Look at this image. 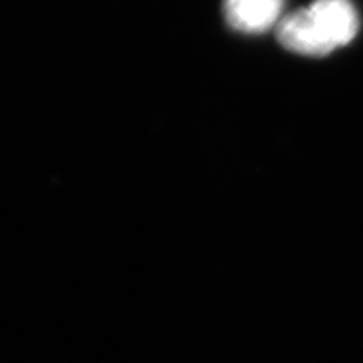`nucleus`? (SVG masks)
<instances>
[{
    "label": "nucleus",
    "instance_id": "obj_1",
    "mask_svg": "<svg viewBox=\"0 0 363 363\" xmlns=\"http://www.w3.org/2000/svg\"><path fill=\"white\" fill-rule=\"evenodd\" d=\"M360 29L352 0H315L310 7L284 16L276 38L288 51L303 56H326L350 44Z\"/></svg>",
    "mask_w": 363,
    "mask_h": 363
},
{
    "label": "nucleus",
    "instance_id": "obj_2",
    "mask_svg": "<svg viewBox=\"0 0 363 363\" xmlns=\"http://www.w3.org/2000/svg\"><path fill=\"white\" fill-rule=\"evenodd\" d=\"M284 0H224V17L233 29L261 34L283 19Z\"/></svg>",
    "mask_w": 363,
    "mask_h": 363
}]
</instances>
